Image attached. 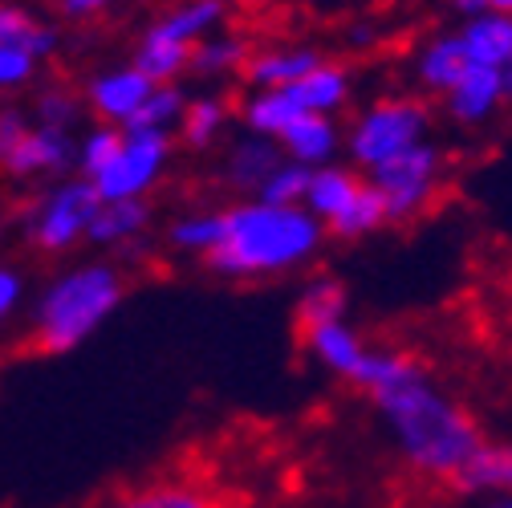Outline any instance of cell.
Listing matches in <instances>:
<instances>
[{
  "mask_svg": "<svg viewBox=\"0 0 512 508\" xmlns=\"http://www.w3.org/2000/svg\"><path fill=\"white\" fill-rule=\"evenodd\" d=\"M41 25H45V17L33 5H25V0H0V45L21 41Z\"/></svg>",
  "mask_w": 512,
  "mask_h": 508,
  "instance_id": "obj_31",
  "label": "cell"
},
{
  "mask_svg": "<svg viewBox=\"0 0 512 508\" xmlns=\"http://www.w3.org/2000/svg\"><path fill=\"white\" fill-rule=\"evenodd\" d=\"M244 9H261V5H273V0H240Z\"/></svg>",
  "mask_w": 512,
  "mask_h": 508,
  "instance_id": "obj_37",
  "label": "cell"
},
{
  "mask_svg": "<svg viewBox=\"0 0 512 508\" xmlns=\"http://www.w3.org/2000/svg\"><path fill=\"white\" fill-rule=\"evenodd\" d=\"M151 90H155L151 78H143L131 61H118V66H106L86 78L82 102H86V114H94V122L126 131L135 122V114L143 110V102L151 98Z\"/></svg>",
  "mask_w": 512,
  "mask_h": 508,
  "instance_id": "obj_10",
  "label": "cell"
},
{
  "mask_svg": "<svg viewBox=\"0 0 512 508\" xmlns=\"http://www.w3.org/2000/svg\"><path fill=\"white\" fill-rule=\"evenodd\" d=\"M57 25L45 21L41 29H33L29 37L21 41H9L0 45V98H17V94H29L37 82H41V70L49 66V57L57 53Z\"/></svg>",
  "mask_w": 512,
  "mask_h": 508,
  "instance_id": "obj_14",
  "label": "cell"
},
{
  "mask_svg": "<svg viewBox=\"0 0 512 508\" xmlns=\"http://www.w3.org/2000/svg\"><path fill=\"white\" fill-rule=\"evenodd\" d=\"M309 358L322 366L326 374L342 378L350 387H362V378L370 370V358H374V346L362 338V330L342 317V322H326V326H313L301 334Z\"/></svg>",
  "mask_w": 512,
  "mask_h": 508,
  "instance_id": "obj_12",
  "label": "cell"
},
{
  "mask_svg": "<svg viewBox=\"0 0 512 508\" xmlns=\"http://www.w3.org/2000/svg\"><path fill=\"white\" fill-rule=\"evenodd\" d=\"M122 0H57V17L61 21H98V17H106L110 9H118Z\"/></svg>",
  "mask_w": 512,
  "mask_h": 508,
  "instance_id": "obj_33",
  "label": "cell"
},
{
  "mask_svg": "<svg viewBox=\"0 0 512 508\" xmlns=\"http://www.w3.org/2000/svg\"><path fill=\"white\" fill-rule=\"evenodd\" d=\"M151 200H118V204H98L94 224L86 244L110 252V261H118L126 269V261H135L147 252V232H151Z\"/></svg>",
  "mask_w": 512,
  "mask_h": 508,
  "instance_id": "obj_11",
  "label": "cell"
},
{
  "mask_svg": "<svg viewBox=\"0 0 512 508\" xmlns=\"http://www.w3.org/2000/svg\"><path fill=\"white\" fill-rule=\"evenodd\" d=\"M228 126H232V102L224 94H196L187 98L183 118L175 126V147L212 151L216 143L228 139Z\"/></svg>",
  "mask_w": 512,
  "mask_h": 508,
  "instance_id": "obj_24",
  "label": "cell"
},
{
  "mask_svg": "<svg viewBox=\"0 0 512 508\" xmlns=\"http://www.w3.org/2000/svg\"><path fill=\"white\" fill-rule=\"evenodd\" d=\"M350 317V289L338 277H309L293 301V322L297 330H313V326H326V322H342Z\"/></svg>",
  "mask_w": 512,
  "mask_h": 508,
  "instance_id": "obj_27",
  "label": "cell"
},
{
  "mask_svg": "<svg viewBox=\"0 0 512 508\" xmlns=\"http://www.w3.org/2000/svg\"><path fill=\"white\" fill-rule=\"evenodd\" d=\"M456 41L468 57L472 70H504L512 57V17L500 13H480L456 25Z\"/></svg>",
  "mask_w": 512,
  "mask_h": 508,
  "instance_id": "obj_21",
  "label": "cell"
},
{
  "mask_svg": "<svg viewBox=\"0 0 512 508\" xmlns=\"http://www.w3.org/2000/svg\"><path fill=\"white\" fill-rule=\"evenodd\" d=\"M289 90V98L297 102V110L301 114H330V118H338V110L350 102V94H354V78H350V70L346 66H338V61H317V66L305 74V78H297L293 86H285Z\"/></svg>",
  "mask_w": 512,
  "mask_h": 508,
  "instance_id": "obj_22",
  "label": "cell"
},
{
  "mask_svg": "<svg viewBox=\"0 0 512 508\" xmlns=\"http://www.w3.org/2000/svg\"><path fill=\"white\" fill-rule=\"evenodd\" d=\"M468 70H472V66H468V57H464V49H460V41H456V29H443V33H435V37H427V41L415 49V57H411V78H415V86H419L423 94H431V98H443Z\"/></svg>",
  "mask_w": 512,
  "mask_h": 508,
  "instance_id": "obj_18",
  "label": "cell"
},
{
  "mask_svg": "<svg viewBox=\"0 0 512 508\" xmlns=\"http://www.w3.org/2000/svg\"><path fill=\"white\" fill-rule=\"evenodd\" d=\"M98 204V192L82 175H61L53 183H41L21 216V236L37 257H70L74 248L86 244Z\"/></svg>",
  "mask_w": 512,
  "mask_h": 508,
  "instance_id": "obj_7",
  "label": "cell"
},
{
  "mask_svg": "<svg viewBox=\"0 0 512 508\" xmlns=\"http://www.w3.org/2000/svg\"><path fill=\"white\" fill-rule=\"evenodd\" d=\"M326 248V228L305 208L236 200L224 208V236L204 261L224 281H273L313 265Z\"/></svg>",
  "mask_w": 512,
  "mask_h": 508,
  "instance_id": "obj_2",
  "label": "cell"
},
{
  "mask_svg": "<svg viewBox=\"0 0 512 508\" xmlns=\"http://www.w3.org/2000/svg\"><path fill=\"white\" fill-rule=\"evenodd\" d=\"M220 236H224V208H187L167 224L163 244L171 252H179V257L208 261L220 244Z\"/></svg>",
  "mask_w": 512,
  "mask_h": 508,
  "instance_id": "obj_26",
  "label": "cell"
},
{
  "mask_svg": "<svg viewBox=\"0 0 512 508\" xmlns=\"http://www.w3.org/2000/svg\"><path fill=\"white\" fill-rule=\"evenodd\" d=\"M90 508H220V500L191 476H159L147 484H131L114 496H102Z\"/></svg>",
  "mask_w": 512,
  "mask_h": 508,
  "instance_id": "obj_15",
  "label": "cell"
},
{
  "mask_svg": "<svg viewBox=\"0 0 512 508\" xmlns=\"http://www.w3.org/2000/svg\"><path fill=\"white\" fill-rule=\"evenodd\" d=\"M322 53L317 49H305V45H269V49H252L248 66L240 74V82L248 90H281V86H293L297 78H305Z\"/></svg>",
  "mask_w": 512,
  "mask_h": 508,
  "instance_id": "obj_19",
  "label": "cell"
},
{
  "mask_svg": "<svg viewBox=\"0 0 512 508\" xmlns=\"http://www.w3.org/2000/svg\"><path fill=\"white\" fill-rule=\"evenodd\" d=\"M480 508H512V496H492V500H484Z\"/></svg>",
  "mask_w": 512,
  "mask_h": 508,
  "instance_id": "obj_36",
  "label": "cell"
},
{
  "mask_svg": "<svg viewBox=\"0 0 512 508\" xmlns=\"http://www.w3.org/2000/svg\"><path fill=\"white\" fill-rule=\"evenodd\" d=\"M439 102H443V114L452 118L456 126H468V131H476V126L492 122V118L508 106L496 70H468Z\"/></svg>",
  "mask_w": 512,
  "mask_h": 508,
  "instance_id": "obj_17",
  "label": "cell"
},
{
  "mask_svg": "<svg viewBox=\"0 0 512 508\" xmlns=\"http://www.w3.org/2000/svg\"><path fill=\"white\" fill-rule=\"evenodd\" d=\"M285 163L281 147L273 139H261V135H232L224 143V159H220V179L224 187H232V192L240 200H256L261 196V187L269 183V175Z\"/></svg>",
  "mask_w": 512,
  "mask_h": 508,
  "instance_id": "obj_13",
  "label": "cell"
},
{
  "mask_svg": "<svg viewBox=\"0 0 512 508\" xmlns=\"http://www.w3.org/2000/svg\"><path fill=\"white\" fill-rule=\"evenodd\" d=\"M252 57V41L244 33H232V29H220L212 37H204L196 49H191V61H187V74L196 82H232L244 74Z\"/></svg>",
  "mask_w": 512,
  "mask_h": 508,
  "instance_id": "obj_25",
  "label": "cell"
},
{
  "mask_svg": "<svg viewBox=\"0 0 512 508\" xmlns=\"http://www.w3.org/2000/svg\"><path fill=\"white\" fill-rule=\"evenodd\" d=\"M220 29H228V0H171L139 33L131 66L155 86L179 82L187 74L191 49Z\"/></svg>",
  "mask_w": 512,
  "mask_h": 508,
  "instance_id": "obj_4",
  "label": "cell"
},
{
  "mask_svg": "<svg viewBox=\"0 0 512 508\" xmlns=\"http://www.w3.org/2000/svg\"><path fill=\"white\" fill-rule=\"evenodd\" d=\"M82 131L37 122L25 102H0V179L9 183H53L74 175V151Z\"/></svg>",
  "mask_w": 512,
  "mask_h": 508,
  "instance_id": "obj_6",
  "label": "cell"
},
{
  "mask_svg": "<svg viewBox=\"0 0 512 508\" xmlns=\"http://www.w3.org/2000/svg\"><path fill=\"white\" fill-rule=\"evenodd\" d=\"M362 171L354 167H342V163H326V167H313L309 171V187H305V212L317 220V224H334L346 204L358 196V187H362Z\"/></svg>",
  "mask_w": 512,
  "mask_h": 508,
  "instance_id": "obj_23",
  "label": "cell"
},
{
  "mask_svg": "<svg viewBox=\"0 0 512 508\" xmlns=\"http://www.w3.org/2000/svg\"><path fill=\"white\" fill-rule=\"evenodd\" d=\"M366 183L378 192L387 224H411L435 204L439 187H443V151L431 139L415 143L411 151L366 171Z\"/></svg>",
  "mask_w": 512,
  "mask_h": 508,
  "instance_id": "obj_8",
  "label": "cell"
},
{
  "mask_svg": "<svg viewBox=\"0 0 512 508\" xmlns=\"http://www.w3.org/2000/svg\"><path fill=\"white\" fill-rule=\"evenodd\" d=\"M464 496H512V439H484L452 480Z\"/></svg>",
  "mask_w": 512,
  "mask_h": 508,
  "instance_id": "obj_20",
  "label": "cell"
},
{
  "mask_svg": "<svg viewBox=\"0 0 512 508\" xmlns=\"http://www.w3.org/2000/svg\"><path fill=\"white\" fill-rule=\"evenodd\" d=\"M500 86H504V98L512 102V57H508V66L500 70Z\"/></svg>",
  "mask_w": 512,
  "mask_h": 508,
  "instance_id": "obj_35",
  "label": "cell"
},
{
  "mask_svg": "<svg viewBox=\"0 0 512 508\" xmlns=\"http://www.w3.org/2000/svg\"><path fill=\"white\" fill-rule=\"evenodd\" d=\"M187 90L179 82H167V86H155L151 98L143 102V110L135 114V122L126 131H151V135H175V126L183 118V106H187Z\"/></svg>",
  "mask_w": 512,
  "mask_h": 508,
  "instance_id": "obj_29",
  "label": "cell"
},
{
  "mask_svg": "<svg viewBox=\"0 0 512 508\" xmlns=\"http://www.w3.org/2000/svg\"><path fill=\"white\" fill-rule=\"evenodd\" d=\"M484 13H500V17H512V0H480Z\"/></svg>",
  "mask_w": 512,
  "mask_h": 508,
  "instance_id": "obj_34",
  "label": "cell"
},
{
  "mask_svg": "<svg viewBox=\"0 0 512 508\" xmlns=\"http://www.w3.org/2000/svg\"><path fill=\"white\" fill-rule=\"evenodd\" d=\"M370 403L391 435V448L415 476L452 484L484 443L472 411L447 395L419 358H411L387 387H378Z\"/></svg>",
  "mask_w": 512,
  "mask_h": 508,
  "instance_id": "obj_1",
  "label": "cell"
},
{
  "mask_svg": "<svg viewBox=\"0 0 512 508\" xmlns=\"http://www.w3.org/2000/svg\"><path fill=\"white\" fill-rule=\"evenodd\" d=\"M427 139H431L427 98L423 94H387L354 114V122L342 131V151L350 155V167L366 175Z\"/></svg>",
  "mask_w": 512,
  "mask_h": 508,
  "instance_id": "obj_5",
  "label": "cell"
},
{
  "mask_svg": "<svg viewBox=\"0 0 512 508\" xmlns=\"http://www.w3.org/2000/svg\"><path fill=\"white\" fill-rule=\"evenodd\" d=\"M277 147L289 163H301L309 171L326 167V163H338L342 155V126L330 114H297L277 135Z\"/></svg>",
  "mask_w": 512,
  "mask_h": 508,
  "instance_id": "obj_16",
  "label": "cell"
},
{
  "mask_svg": "<svg viewBox=\"0 0 512 508\" xmlns=\"http://www.w3.org/2000/svg\"><path fill=\"white\" fill-rule=\"evenodd\" d=\"M126 301V269L110 257L78 261L53 273L29 301V346L70 354L86 346Z\"/></svg>",
  "mask_w": 512,
  "mask_h": 508,
  "instance_id": "obj_3",
  "label": "cell"
},
{
  "mask_svg": "<svg viewBox=\"0 0 512 508\" xmlns=\"http://www.w3.org/2000/svg\"><path fill=\"white\" fill-rule=\"evenodd\" d=\"M378 228H387V212H382L378 192L362 179L358 196L346 204V212H342L334 224H326V236H338V240H366V236H374Z\"/></svg>",
  "mask_w": 512,
  "mask_h": 508,
  "instance_id": "obj_28",
  "label": "cell"
},
{
  "mask_svg": "<svg viewBox=\"0 0 512 508\" xmlns=\"http://www.w3.org/2000/svg\"><path fill=\"white\" fill-rule=\"evenodd\" d=\"M29 285H25V273L9 261H0V326H9L13 317L29 305Z\"/></svg>",
  "mask_w": 512,
  "mask_h": 508,
  "instance_id": "obj_32",
  "label": "cell"
},
{
  "mask_svg": "<svg viewBox=\"0 0 512 508\" xmlns=\"http://www.w3.org/2000/svg\"><path fill=\"white\" fill-rule=\"evenodd\" d=\"M175 155V135H151V131H122V143L114 159L90 179L102 204L118 200H151V192L163 183Z\"/></svg>",
  "mask_w": 512,
  "mask_h": 508,
  "instance_id": "obj_9",
  "label": "cell"
},
{
  "mask_svg": "<svg viewBox=\"0 0 512 508\" xmlns=\"http://www.w3.org/2000/svg\"><path fill=\"white\" fill-rule=\"evenodd\" d=\"M305 187H309V167L285 159V163L269 175V183L261 187V196H256V200L277 204V208H301V204H305Z\"/></svg>",
  "mask_w": 512,
  "mask_h": 508,
  "instance_id": "obj_30",
  "label": "cell"
}]
</instances>
